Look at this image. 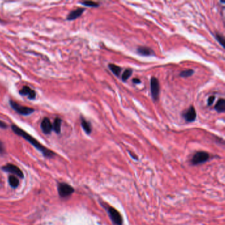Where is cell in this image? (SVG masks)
I'll list each match as a JSON object with an SVG mask.
<instances>
[{
    "label": "cell",
    "mask_w": 225,
    "mask_h": 225,
    "mask_svg": "<svg viewBox=\"0 0 225 225\" xmlns=\"http://www.w3.org/2000/svg\"><path fill=\"white\" fill-rule=\"evenodd\" d=\"M11 129L15 134H16L17 135L22 137L23 138H24V139L28 141V142L35 146L36 149L40 151V152L44 155H45V156H46V157H48V158H50V157H52L53 155H54V153H53L51 150L48 149L46 147H45V146H43L42 144L39 143L36 139H35L33 137H32L31 135L27 134L25 131H24L23 129H21L20 128H19L18 126H17L15 125H12Z\"/></svg>",
    "instance_id": "obj_1"
},
{
    "label": "cell",
    "mask_w": 225,
    "mask_h": 225,
    "mask_svg": "<svg viewBox=\"0 0 225 225\" xmlns=\"http://www.w3.org/2000/svg\"><path fill=\"white\" fill-rule=\"evenodd\" d=\"M9 105H10V106L15 111L17 112V113L20 115L28 116V115H31V114L33 113L34 112H35V110L32 108L21 106L19 104H18L17 102H15L12 100H9Z\"/></svg>",
    "instance_id": "obj_2"
},
{
    "label": "cell",
    "mask_w": 225,
    "mask_h": 225,
    "mask_svg": "<svg viewBox=\"0 0 225 225\" xmlns=\"http://www.w3.org/2000/svg\"><path fill=\"white\" fill-rule=\"evenodd\" d=\"M151 92L154 101H156L159 99L160 94V84L157 78L153 77L150 81Z\"/></svg>",
    "instance_id": "obj_3"
},
{
    "label": "cell",
    "mask_w": 225,
    "mask_h": 225,
    "mask_svg": "<svg viewBox=\"0 0 225 225\" xmlns=\"http://www.w3.org/2000/svg\"><path fill=\"white\" fill-rule=\"evenodd\" d=\"M209 159V155L205 151H199L195 153L192 159V163L193 165H197L206 162Z\"/></svg>",
    "instance_id": "obj_4"
},
{
    "label": "cell",
    "mask_w": 225,
    "mask_h": 225,
    "mask_svg": "<svg viewBox=\"0 0 225 225\" xmlns=\"http://www.w3.org/2000/svg\"><path fill=\"white\" fill-rule=\"evenodd\" d=\"M58 193L62 197H66L70 196L73 192H74V189H73L71 185L66 183H60L58 184Z\"/></svg>",
    "instance_id": "obj_5"
},
{
    "label": "cell",
    "mask_w": 225,
    "mask_h": 225,
    "mask_svg": "<svg viewBox=\"0 0 225 225\" xmlns=\"http://www.w3.org/2000/svg\"><path fill=\"white\" fill-rule=\"evenodd\" d=\"M108 212L109 216L115 224L116 225H121L123 223V220H122V217L120 213L117 211L116 209L112 208V207H108Z\"/></svg>",
    "instance_id": "obj_6"
},
{
    "label": "cell",
    "mask_w": 225,
    "mask_h": 225,
    "mask_svg": "<svg viewBox=\"0 0 225 225\" xmlns=\"http://www.w3.org/2000/svg\"><path fill=\"white\" fill-rule=\"evenodd\" d=\"M3 170L6 171V172L12 173L13 174H15L17 176L20 177L21 178H23L24 177V174L22 171L21 170V169L14 164H8L6 166H4L3 167Z\"/></svg>",
    "instance_id": "obj_7"
},
{
    "label": "cell",
    "mask_w": 225,
    "mask_h": 225,
    "mask_svg": "<svg viewBox=\"0 0 225 225\" xmlns=\"http://www.w3.org/2000/svg\"><path fill=\"white\" fill-rule=\"evenodd\" d=\"M185 120L188 122H193L196 119V111L194 106H190L182 114Z\"/></svg>",
    "instance_id": "obj_8"
},
{
    "label": "cell",
    "mask_w": 225,
    "mask_h": 225,
    "mask_svg": "<svg viewBox=\"0 0 225 225\" xmlns=\"http://www.w3.org/2000/svg\"><path fill=\"white\" fill-rule=\"evenodd\" d=\"M19 94L22 96H27L28 99L34 100L36 96V92L33 89H31L28 86H24L22 89L19 91Z\"/></svg>",
    "instance_id": "obj_9"
},
{
    "label": "cell",
    "mask_w": 225,
    "mask_h": 225,
    "mask_svg": "<svg viewBox=\"0 0 225 225\" xmlns=\"http://www.w3.org/2000/svg\"><path fill=\"white\" fill-rule=\"evenodd\" d=\"M40 128L45 134H50L52 131V124L48 118H45L40 124Z\"/></svg>",
    "instance_id": "obj_10"
},
{
    "label": "cell",
    "mask_w": 225,
    "mask_h": 225,
    "mask_svg": "<svg viewBox=\"0 0 225 225\" xmlns=\"http://www.w3.org/2000/svg\"><path fill=\"white\" fill-rule=\"evenodd\" d=\"M85 9L84 8H78L70 12L67 17V20L68 21H73L75 20L77 18L81 17V15L85 11Z\"/></svg>",
    "instance_id": "obj_11"
},
{
    "label": "cell",
    "mask_w": 225,
    "mask_h": 225,
    "mask_svg": "<svg viewBox=\"0 0 225 225\" xmlns=\"http://www.w3.org/2000/svg\"><path fill=\"white\" fill-rule=\"evenodd\" d=\"M137 52H138L139 54L143 56H151L155 55L154 51L149 47H145V46L139 47L137 49Z\"/></svg>",
    "instance_id": "obj_12"
},
{
    "label": "cell",
    "mask_w": 225,
    "mask_h": 225,
    "mask_svg": "<svg viewBox=\"0 0 225 225\" xmlns=\"http://www.w3.org/2000/svg\"><path fill=\"white\" fill-rule=\"evenodd\" d=\"M81 126L84 130L85 131V133L87 134H91L92 128V125L90 123L89 121H87V120H85L83 117H81Z\"/></svg>",
    "instance_id": "obj_13"
},
{
    "label": "cell",
    "mask_w": 225,
    "mask_h": 225,
    "mask_svg": "<svg viewBox=\"0 0 225 225\" xmlns=\"http://www.w3.org/2000/svg\"><path fill=\"white\" fill-rule=\"evenodd\" d=\"M62 119L60 118H56L52 124V130L54 131L56 134H60L61 126H62Z\"/></svg>",
    "instance_id": "obj_14"
},
{
    "label": "cell",
    "mask_w": 225,
    "mask_h": 225,
    "mask_svg": "<svg viewBox=\"0 0 225 225\" xmlns=\"http://www.w3.org/2000/svg\"><path fill=\"white\" fill-rule=\"evenodd\" d=\"M214 109L219 113L224 112L225 111V100L224 99H219L214 106Z\"/></svg>",
    "instance_id": "obj_15"
},
{
    "label": "cell",
    "mask_w": 225,
    "mask_h": 225,
    "mask_svg": "<svg viewBox=\"0 0 225 225\" xmlns=\"http://www.w3.org/2000/svg\"><path fill=\"white\" fill-rule=\"evenodd\" d=\"M108 67L111 70V71L113 73L116 77H120V73L121 71V68L120 67L115 64H113V63H109Z\"/></svg>",
    "instance_id": "obj_16"
},
{
    "label": "cell",
    "mask_w": 225,
    "mask_h": 225,
    "mask_svg": "<svg viewBox=\"0 0 225 225\" xmlns=\"http://www.w3.org/2000/svg\"><path fill=\"white\" fill-rule=\"evenodd\" d=\"M9 183L12 188H15L19 184V180L17 177L15 176H10L9 177Z\"/></svg>",
    "instance_id": "obj_17"
},
{
    "label": "cell",
    "mask_w": 225,
    "mask_h": 225,
    "mask_svg": "<svg viewBox=\"0 0 225 225\" xmlns=\"http://www.w3.org/2000/svg\"><path fill=\"white\" fill-rule=\"evenodd\" d=\"M132 73H133V70L131 69H126L124 73L123 74L121 75V79L123 81H126L128 80L129 78L130 77V76L131 75Z\"/></svg>",
    "instance_id": "obj_18"
},
{
    "label": "cell",
    "mask_w": 225,
    "mask_h": 225,
    "mask_svg": "<svg viewBox=\"0 0 225 225\" xmlns=\"http://www.w3.org/2000/svg\"><path fill=\"white\" fill-rule=\"evenodd\" d=\"M194 73V71L193 70H186L182 71V72H180V76L182 77H191L192 75H193V74Z\"/></svg>",
    "instance_id": "obj_19"
},
{
    "label": "cell",
    "mask_w": 225,
    "mask_h": 225,
    "mask_svg": "<svg viewBox=\"0 0 225 225\" xmlns=\"http://www.w3.org/2000/svg\"><path fill=\"white\" fill-rule=\"evenodd\" d=\"M81 3L83 4V6H87V7H97L99 6V3H97L95 2H92V1H85V2H81Z\"/></svg>",
    "instance_id": "obj_20"
},
{
    "label": "cell",
    "mask_w": 225,
    "mask_h": 225,
    "mask_svg": "<svg viewBox=\"0 0 225 225\" xmlns=\"http://www.w3.org/2000/svg\"><path fill=\"white\" fill-rule=\"evenodd\" d=\"M215 37H216V39L221 44V45L223 46V47H224V38L223 37V36L219 35V34H217L216 36H215Z\"/></svg>",
    "instance_id": "obj_21"
},
{
    "label": "cell",
    "mask_w": 225,
    "mask_h": 225,
    "mask_svg": "<svg viewBox=\"0 0 225 225\" xmlns=\"http://www.w3.org/2000/svg\"><path fill=\"white\" fill-rule=\"evenodd\" d=\"M214 100H215V96H209V98L208 99V100H207V105L208 106H211L213 104V102H214Z\"/></svg>",
    "instance_id": "obj_22"
},
{
    "label": "cell",
    "mask_w": 225,
    "mask_h": 225,
    "mask_svg": "<svg viewBox=\"0 0 225 225\" xmlns=\"http://www.w3.org/2000/svg\"><path fill=\"white\" fill-rule=\"evenodd\" d=\"M0 128H2V129L7 128V124L5 123L4 121L0 120Z\"/></svg>",
    "instance_id": "obj_23"
},
{
    "label": "cell",
    "mask_w": 225,
    "mask_h": 225,
    "mask_svg": "<svg viewBox=\"0 0 225 225\" xmlns=\"http://www.w3.org/2000/svg\"><path fill=\"white\" fill-rule=\"evenodd\" d=\"M5 153V146L3 143L0 141V153Z\"/></svg>",
    "instance_id": "obj_24"
},
{
    "label": "cell",
    "mask_w": 225,
    "mask_h": 225,
    "mask_svg": "<svg viewBox=\"0 0 225 225\" xmlns=\"http://www.w3.org/2000/svg\"><path fill=\"white\" fill-rule=\"evenodd\" d=\"M132 82L135 83V84H139V83H141V81L139 79H138V78H134V79H133V80H132Z\"/></svg>",
    "instance_id": "obj_25"
},
{
    "label": "cell",
    "mask_w": 225,
    "mask_h": 225,
    "mask_svg": "<svg viewBox=\"0 0 225 225\" xmlns=\"http://www.w3.org/2000/svg\"><path fill=\"white\" fill-rule=\"evenodd\" d=\"M0 22H2V20H1V19H0Z\"/></svg>",
    "instance_id": "obj_26"
}]
</instances>
